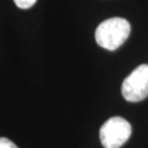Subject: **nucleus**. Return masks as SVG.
Instances as JSON below:
<instances>
[{"instance_id":"nucleus-5","label":"nucleus","mask_w":148,"mask_h":148,"mask_svg":"<svg viewBox=\"0 0 148 148\" xmlns=\"http://www.w3.org/2000/svg\"><path fill=\"white\" fill-rule=\"evenodd\" d=\"M0 148H19L13 142L5 137H0Z\"/></svg>"},{"instance_id":"nucleus-4","label":"nucleus","mask_w":148,"mask_h":148,"mask_svg":"<svg viewBox=\"0 0 148 148\" xmlns=\"http://www.w3.org/2000/svg\"><path fill=\"white\" fill-rule=\"evenodd\" d=\"M13 1H14V3L18 8L24 9V10L32 8L36 2V0H13Z\"/></svg>"},{"instance_id":"nucleus-1","label":"nucleus","mask_w":148,"mask_h":148,"mask_svg":"<svg viewBox=\"0 0 148 148\" xmlns=\"http://www.w3.org/2000/svg\"><path fill=\"white\" fill-rule=\"evenodd\" d=\"M131 24L123 18H111L99 24L95 30V42L108 51H115L127 40Z\"/></svg>"},{"instance_id":"nucleus-3","label":"nucleus","mask_w":148,"mask_h":148,"mask_svg":"<svg viewBox=\"0 0 148 148\" xmlns=\"http://www.w3.org/2000/svg\"><path fill=\"white\" fill-rule=\"evenodd\" d=\"M122 95L128 102H139L148 97V65L134 69L122 84Z\"/></svg>"},{"instance_id":"nucleus-2","label":"nucleus","mask_w":148,"mask_h":148,"mask_svg":"<svg viewBox=\"0 0 148 148\" xmlns=\"http://www.w3.org/2000/svg\"><path fill=\"white\" fill-rule=\"evenodd\" d=\"M132 126L121 116H113L101 126L100 140L104 148H121L131 137Z\"/></svg>"}]
</instances>
